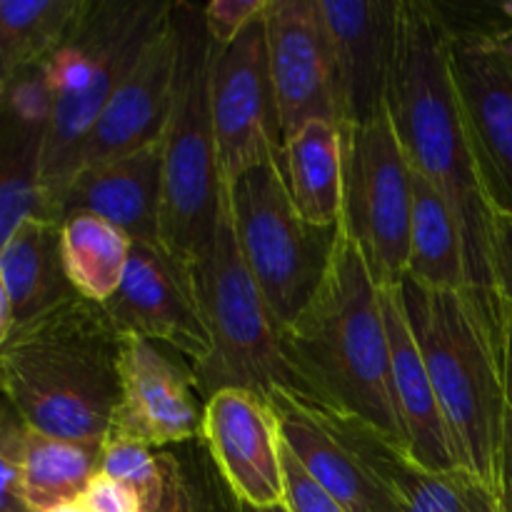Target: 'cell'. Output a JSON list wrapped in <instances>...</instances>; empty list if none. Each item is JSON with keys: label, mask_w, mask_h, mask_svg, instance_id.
Returning <instances> with one entry per match:
<instances>
[{"label": "cell", "mask_w": 512, "mask_h": 512, "mask_svg": "<svg viewBox=\"0 0 512 512\" xmlns=\"http://www.w3.org/2000/svg\"><path fill=\"white\" fill-rule=\"evenodd\" d=\"M453 75L490 200L512 215V50L498 33L453 28Z\"/></svg>", "instance_id": "obj_15"}, {"label": "cell", "mask_w": 512, "mask_h": 512, "mask_svg": "<svg viewBox=\"0 0 512 512\" xmlns=\"http://www.w3.org/2000/svg\"><path fill=\"white\" fill-rule=\"evenodd\" d=\"M45 130L0 108V250L28 218L53 220L43 190Z\"/></svg>", "instance_id": "obj_23"}, {"label": "cell", "mask_w": 512, "mask_h": 512, "mask_svg": "<svg viewBox=\"0 0 512 512\" xmlns=\"http://www.w3.org/2000/svg\"><path fill=\"white\" fill-rule=\"evenodd\" d=\"M270 403L283 443L330 498L348 512H398L395 468L403 448L308 395L278 390Z\"/></svg>", "instance_id": "obj_8"}, {"label": "cell", "mask_w": 512, "mask_h": 512, "mask_svg": "<svg viewBox=\"0 0 512 512\" xmlns=\"http://www.w3.org/2000/svg\"><path fill=\"white\" fill-rule=\"evenodd\" d=\"M283 473H285V510L288 512H348L338 500L330 498L308 473L293 450L283 443Z\"/></svg>", "instance_id": "obj_32"}, {"label": "cell", "mask_w": 512, "mask_h": 512, "mask_svg": "<svg viewBox=\"0 0 512 512\" xmlns=\"http://www.w3.org/2000/svg\"><path fill=\"white\" fill-rule=\"evenodd\" d=\"M0 275L8 288L15 325L78 298L65 273L58 220H25L0 250Z\"/></svg>", "instance_id": "obj_21"}, {"label": "cell", "mask_w": 512, "mask_h": 512, "mask_svg": "<svg viewBox=\"0 0 512 512\" xmlns=\"http://www.w3.org/2000/svg\"><path fill=\"white\" fill-rule=\"evenodd\" d=\"M100 475L128 488L140 500L143 512H155L168 488V453L108 440L100 455Z\"/></svg>", "instance_id": "obj_29"}, {"label": "cell", "mask_w": 512, "mask_h": 512, "mask_svg": "<svg viewBox=\"0 0 512 512\" xmlns=\"http://www.w3.org/2000/svg\"><path fill=\"white\" fill-rule=\"evenodd\" d=\"M495 278L505 313L512 315V215L498 213L495 223Z\"/></svg>", "instance_id": "obj_35"}, {"label": "cell", "mask_w": 512, "mask_h": 512, "mask_svg": "<svg viewBox=\"0 0 512 512\" xmlns=\"http://www.w3.org/2000/svg\"><path fill=\"white\" fill-rule=\"evenodd\" d=\"M103 310L120 338L130 335L170 345L193 368L213 353L193 268L170 255L163 245L133 243L123 283L103 303Z\"/></svg>", "instance_id": "obj_11"}, {"label": "cell", "mask_w": 512, "mask_h": 512, "mask_svg": "<svg viewBox=\"0 0 512 512\" xmlns=\"http://www.w3.org/2000/svg\"><path fill=\"white\" fill-rule=\"evenodd\" d=\"M203 443L240 505L263 510L285 503L283 433L268 398L240 388L210 395L203 410Z\"/></svg>", "instance_id": "obj_14"}, {"label": "cell", "mask_w": 512, "mask_h": 512, "mask_svg": "<svg viewBox=\"0 0 512 512\" xmlns=\"http://www.w3.org/2000/svg\"><path fill=\"white\" fill-rule=\"evenodd\" d=\"M60 248L75 293L103 305L123 283L133 240L98 215L75 213L60 220Z\"/></svg>", "instance_id": "obj_25"}, {"label": "cell", "mask_w": 512, "mask_h": 512, "mask_svg": "<svg viewBox=\"0 0 512 512\" xmlns=\"http://www.w3.org/2000/svg\"><path fill=\"white\" fill-rule=\"evenodd\" d=\"M0 400H3V395H0Z\"/></svg>", "instance_id": "obj_39"}, {"label": "cell", "mask_w": 512, "mask_h": 512, "mask_svg": "<svg viewBox=\"0 0 512 512\" xmlns=\"http://www.w3.org/2000/svg\"><path fill=\"white\" fill-rule=\"evenodd\" d=\"M280 340L300 395L370 425L405 450L380 285L343 218L318 293L280 330Z\"/></svg>", "instance_id": "obj_2"}, {"label": "cell", "mask_w": 512, "mask_h": 512, "mask_svg": "<svg viewBox=\"0 0 512 512\" xmlns=\"http://www.w3.org/2000/svg\"><path fill=\"white\" fill-rule=\"evenodd\" d=\"M265 8L268 0H213L203 5L205 28L215 48H228L253 20L265 13Z\"/></svg>", "instance_id": "obj_31"}, {"label": "cell", "mask_w": 512, "mask_h": 512, "mask_svg": "<svg viewBox=\"0 0 512 512\" xmlns=\"http://www.w3.org/2000/svg\"><path fill=\"white\" fill-rule=\"evenodd\" d=\"M345 133L343 220L378 285H400L408 273L410 165L395 133L390 103L370 123Z\"/></svg>", "instance_id": "obj_9"}, {"label": "cell", "mask_w": 512, "mask_h": 512, "mask_svg": "<svg viewBox=\"0 0 512 512\" xmlns=\"http://www.w3.org/2000/svg\"><path fill=\"white\" fill-rule=\"evenodd\" d=\"M385 330L390 345V380L405 435V453L425 470L460 468L453 438L445 425L423 353L410 330L400 285H380Z\"/></svg>", "instance_id": "obj_19"}, {"label": "cell", "mask_w": 512, "mask_h": 512, "mask_svg": "<svg viewBox=\"0 0 512 512\" xmlns=\"http://www.w3.org/2000/svg\"><path fill=\"white\" fill-rule=\"evenodd\" d=\"M398 512H505L500 495L465 468L425 470L403 455L395 468Z\"/></svg>", "instance_id": "obj_27"}, {"label": "cell", "mask_w": 512, "mask_h": 512, "mask_svg": "<svg viewBox=\"0 0 512 512\" xmlns=\"http://www.w3.org/2000/svg\"><path fill=\"white\" fill-rule=\"evenodd\" d=\"M45 512H88V510H85L83 500H73V503H63V505H58V508H50Z\"/></svg>", "instance_id": "obj_37"}, {"label": "cell", "mask_w": 512, "mask_h": 512, "mask_svg": "<svg viewBox=\"0 0 512 512\" xmlns=\"http://www.w3.org/2000/svg\"><path fill=\"white\" fill-rule=\"evenodd\" d=\"M410 253L405 278L425 288L470 290L463 240L443 195L410 168Z\"/></svg>", "instance_id": "obj_22"}, {"label": "cell", "mask_w": 512, "mask_h": 512, "mask_svg": "<svg viewBox=\"0 0 512 512\" xmlns=\"http://www.w3.org/2000/svg\"><path fill=\"white\" fill-rule=\"evenodd\" d=\"M240 512H288V510H285V505H278V508H263V510L248 508V505H240Z\"/></svg>", "instance_id": "obj_38"}, {"label": "cell", "mask_w": 512, "mask_h": 512, "mask_svg": "<svg viewBox=\"0 0 512 512\" xmlns=\"http://www.w3.org/2000/svg\"><path fill=\"white\" fill-rule=\"evenodd\" d=\"M285 185L308 223L333 228L345 208V133L335 120H308L280 148Z\"/></svg>", "instance_id": "obj_20"}, {"label": "cell", "mask_w": 512, "mask_h": 512, "mask_svg": "<svg viewBox=\"0 0 512 512\" xmlns=\"http://www.w3.org/2000/svg\"><path fill=\"white\" fill-rule=\"evenodd\" d=\"M120 343L85 298L13 325L0 350V395L28 428L103 448L120 400Z\"/></svg>", "instance_id": "obj_3"}, {"label": "cell", "mask_w": 512, "mask_h": 512, "mask_svg": "<svg viewBox=\"0 0 512 512\" xmlns=\"http://www.w3.org/2000/svg\"><path fill=\"white\" fill-rule=\"evenodd\" d=\"M118 370L120 400L108 440L160 450L203 438L205 405L193 368L170 358L158 343L128 335L120 343Z\"/></svg>", "instance_id": "obj_12"}, {"label": "cell", "mask_w": 512, "mask_h": 512, "mask_svg": "<svg viewBox=\"0 0 512 512\" xmlns=\"http://www.w3.org/2000/svg\"><path fill=\"white\" fill-rule=\"evenodd\" d=\"M175 23L178 73L163 130L160 245L193 268L213 243L225 188L210 110L215 45L198 5L175 3Z\"/></svg>", "instance_id": "obj_5"}, {"label": "cell", "mask_w": 512, "mask_h": 512, "mask_svg": "<svg viewBox=\"0 0 512 512\" xmlns=\"http://www.w3.org/2000/svg\"><path fill=\"white\" fill-rule=\"evenodd\" d=\"M390 115L408 165L443 195L458 223L470 293L505 330L508 313L495 278L498 210L490 200L455 85L453 25L433 3H400Z\"/></svg>", "instance_id": "obj_1"}, {"label": "cell", "mask_w": 512, "mask_h": 512, "mask_svg": "<svg viewBox=\"0 0 512 512\" xmlns=\"http://www.w3.org/2000/svg\"><path fill=\"white\" fill-rule=\"evenodd\" d=\"M15 318H13V305H10L8 288L3 283V275H0V350H3L5 340L10 338V330H13Z\"/></svg>", "instance_id": "obj_36"}, {"label": "cell", "mask_w": 512, "mask_h": 512, "mask_svg": "<svg viewBox=\"0 0 512 512\" xmlns=\"http://www.w3.org/2000/svg\"><path fill=\"white\" fill-rule=\"evenodd\" d=\"M338 70L340 125L370 123L390 103L400 43V3L320 0Z\"/></svg>", "instance_id": "obj_16"}, {"label": "cell", "mask_w": 512, "mask_h": 512, "mask_svg": "<svg viewBox=\"0 0 512 512\" xmlns=\"http://www.w3.org/2000/svg\"><path fill=\"white\" fill-rule=\"evenodd\" d=\"M168 453V488L155 512H240V503L225 488L210 460L203 438Z\"/></svg>", "instance_id": "obj_28"}, {"label": "cell", "mask_w": 512, "mask_h": 512, "mask_svg": "<svg viewBox=\"0 0 512 512\" xmlns=\"http://www.w3.org/2000/svg\"><path fill=\"white\" fill-rule=\"evenodd\" d=\"M163 205V138L85 165L70 180L60 205V220L90 213L123 230L133 243L160 245Z\"/></svg>", "instance_id": "obj_18"}, {"label": "cell", "mask_w": 512, "mask_h": 512, "mask_svg": "<svg viewBox=\"0 0 512 512\" xmlns=\"http://www.w3.org/2000/svg\"><path fill=\"white\" fill-rule=\"evenodd\" d=\"M400 295L460 468L500 495L505 330L470 290L425 288L403 278Z\"/></svg>", "instance_id": "obj_4"}, {"label": "cell", "mask_w": 512, "mask_h": 512, "mask_svg": "<svg viewBox=\"0 0 512 512\" xmlns=\"http://www.w3.org/2000/svg\"><path fill=\"white\" fill-rule=\"evenodd\" d=\"M175 73H178V23L175 3L170 18L158 30L138 63L105 105L80 153L78 170L115 155L133 153L153 140L163 138L165 120L173 103ZM75 178V175H73Z\"/></svg>", "instance_id": "obj_17"}, {"label": "cell", "mask_w": 512, "mask_h": 512, "mask_svg": "<svg viewBox=\"0 0 512 512\" xmlns=\"http://www.w3.org/2000/svg\"><path fill=\"white\" fill-rule=\"evenodd\" d=\"M25 423L0 400V512H33L23 495Z\"/></svg>", "instance_id": "obj_30"}, {"label": "cell", "mask_w": 512, "mask_h": 512, "mask_svg": "<svg viewBox=\"0 0 512 512\" xmlns=\"http://www.w3.org/2000/svg\"><path fill=\"white\" fill-rule=\"evenodd\" d=\"M263 23L283 140L308 120L340 123L338 70L320 0H268Z\"/></svg>", "instance_id": "obj_13"}, {"label": "cell", "mask_w": 512, "mask_h": 512, "mask_svg": "<svg viewBox=\"0 0 512 512\" xmlns=\"http://www.w3.org/2000/svg\"><path fill=\"white\" fill-rule=\"evenodd\" d=\"M100 445L53 438L25 425L23 495L33 512H45L85 495L100 473Z\"/></svg>", "instance_id": "obj_26"}, {"label": "cell", "mask_w": 512, "mask_h": 512, "mask_svg": "<svg viewBox=\"0 0 512 512\" xmlns=\"http://www.w3.org/2000/svg\"><path fill=\"white\" fill-rule=\"evenodd\" d=\"M225 188L245 263L278 328H288L328 273L338 225L318 228L300 215L285 185L280 155Z\"/></svg>", "instance_id": "obj_7"}, {"label": "cell", "mask_w": 512, "mask_h": 512, "mask_svg": "<svg viewBox=\"0 0 512 512\" xmlns=\"http://www.w3.org/2000/svg\"><path fill=\"white\" fill-rule=\"evenodd\" d=\"M80 500H83L88 512H143L140 500L128 488L113 483V480L100 473Z\"/></svg>", "instance_id": "obj_34"}, {"label": "cell", "mask_w": 512, "mask_h": 512, "mask_svg": "<svg viewBox=\"0 0 512 512\" xmlns=\"http://www.w3.org/2000/svg\"><path fill=\"white\" fill-rule=\"evenodd\" d=\"M505 413H503V450H500V503L505 512H512V315L505 325Z\"/></svg>", "instance_id": "obj_33"}, {"label": "cell", "mask_w": 512, "mask_h": 512, "mask_svg": "<svg viewBox=\"0 0 512 512\" xmlns=\"http://www.w3.org/2000/svg\"><path fill=\"white\" fill-rule=\"evenodd\" d=\"M88 0H0V100L18 75L45 63Z\"/></svg>", "instance_id": "obj_24"}, {"label": "cell", "mask_w": 512, "mask_h": 512, "mask_svg": "<svg viewBox=\"0 0 512 512\" xmlns=\"http://www.w3.org/2000/svg\"><path fill=\"white\" fill-rule=\"evenodd\" d=\"M193 280L213 353L193 368L200 398L240 388L273 398L278 390L298 393V380L285 358L280 328L250 273L235 235L228 188L210 248L193 263Z\"/></svg>", "instance_id": "obj_6"}, {"label": "cell", "mask_w": 512, "mask_h": 512, "mask_svg": "<svg viewBox=\"0 0 512 512\" xmlns=\"http://www.w3.org/2000/svg\"><path fill=\"white\" fill-rule=\"evenodd\" d=\"M210 110L225 185L280 155L283 130L270 80L263 15L228 48H215Z\"/></svg>", "instance_id": "obj_10"}]
</instances>
